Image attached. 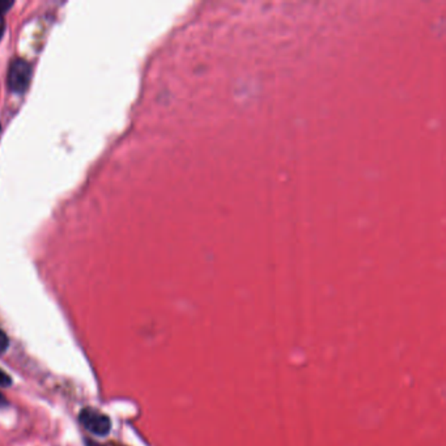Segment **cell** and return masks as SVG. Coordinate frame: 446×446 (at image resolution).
<instances>
[{
  "label": "cell",
  "instance_id": "6",
  "mask_svg": "<svg viewBox=\"0 0 446 446\" xmlns=\"http://www.w3.org/2000/svg\"><path fill=\"white\" fill-rule=\"evenodd\" d=\"M4 29H6V23H4V19H3V16H0V38L3 37Z\"/></svg>",
  "mask_w": 446,
  "mask_h": 446
},
{
  "label": "cell",
  "instance_id": "2",
  "mask_svg": "<svg viewBox=\"0 0 446 446\" xmlns=\"http://www.w3.org/2000/svg\"><path fill=\"white\" fill-rule=\"evenodd\" d=\"M80 423L83 427L96 436H106L112 429L110 419L103 412L94 409H84L80 412Z\"/></svg>",
  "mask_w": 446,
  "mask_h": 446
},
{
  "label": "cell",
  "instance_id": "7",
  "mask_svg": "<svg viewBox=\"0 0 446 446\" xmlns=\"http://www.w3.org/2000/svg\"><path fill=\"white\" fill-rule=\"evenodd\" d=\"M4 404H7V401H6V398L3 397V394H0V406H4Z\"/></svg>",
  "mask_w": 446,
  "mask_h": 446
},
{
  "label": "cell",
  "instance_id": "4",
  "mask_svg": "<svg viewBox=\"0 0 446 446\" xmlns=\"http://www.w3.org/2000/svg\"><path fill=\"white\" fill-rule=\"evenodd\" d=\"M12 384V379L4 370H1L0 369V386H3V388H7V386H10Z\"/></svg>",
  "mask_w": 446,
  "mask_h": 446
},
{
  "label": "cell",
  "instance_id": "5",
  "mask_svg": "<svg viewBox=\"0 0 446 446\" xmlns=\"http://www.w3.org/2000/svg\"><path fill=\"white\" fill-rule=\"evenodd\" d=\"M12 7V1L8 0H0V16H3V13L8 11Z\"/></svg>",
  "mask_w": 446,
  "mask_h": 446
},
{
  "label": "cell",
  "instance_id": "3",
  "mask_svg": "<svg viewBox=\"0 0 446 446\" xmlns=\"http://www.w3.org/2000/svg\"><path fill=\"white\" fill-rule=\"evenodd\" d=\"M8 345H10L8 336H7V334H6V332H3V330L0 329V355H1L3 352H6V351H7Z\"/></svg>",
  "mask_w": 446,
  "mask_h": 446
},
{
  "label": "cell",
  "instance_id": "1",
  "mask_svg": "<svg viewBox=\"0 0 446 446\" xmlns=\"http://www.w3.org/2000/svg\"><path fill=\"white\" fill-rule=\"evenodd\" d=\"M32 79V69L31 65L24 59H15L8 69L7 83L11 91L16 93H23Z\"/></svg>",
  "mask_w": 446,
  "mask_h": 446
}]
</instances>
